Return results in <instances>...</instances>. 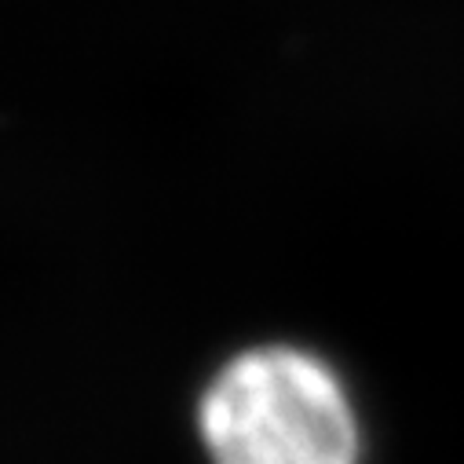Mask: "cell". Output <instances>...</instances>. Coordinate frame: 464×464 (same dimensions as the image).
<instances>
[{
	"label": "cell",
	"instance_id": "obj_1",
	"mask_svg": "<svg viewBox=\"0 0 464 464\" xmlns=\"http://www.w3.org/2000/svg\"><path fill=\"white\" fill-rule=\"evenodd\" d=\"M198 428L212 464H359L352 399L300 347H253L223 366Z\"/></svg>",
	"mask_w": 464,
	"mask_h": 464
}]
</instances>
